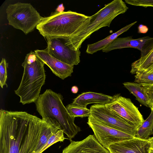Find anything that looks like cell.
Here are the masks:
<instances>
[{"label":"cell","instance_id":"cell-1","mask_svg":"<svg viewBox=\"0 0 153 153\" xmlns=\"http://www.w3.org/2000/svg\"><path fill=\"white\" fill-rule=\"evenodd\" d=\"M47 122L25 111L0 110V153H35Z\"/></svg>","mask_w":153,"mask_h":153},{"label":"cell","instance_id":"cell-2","mask_svg":"<svg viewBox=\"0 0 153 153\" xmlns=\"http://www.w3.org/2000/svg\"><path fill=\"white\" fill-rule=\"evenodd\" d=\"M63 99L61 94L48 89L40 95L35 103L42 119L60 126V130L70 140L81 130L74 123L75 118L70 116L64 105Z\"/></svg>","mask_w":153,"mask_h":153},{"label":"cell","instance_id":"cell-3","mask_svg":"<svg viewBox=\"0 0 153 153\" xmlns=\"http://www.w3.org/2000/svg\"><path fill=\"white\" fill-rule=\"evenodd\" d=\"M90 16L69 10L55 11L43 17L36 27L45 38L60 37L70 38L78 34L88 25Z\"/></svg>","mask_w":153,"mask_h":153},{"label":"cell","instance_id":"cell-4","mask_svg":"<svg viewBox=\"0 0 153 153\" xmlns=\"http://www.w3.org/2000/svg\"><path fill=\"white\" fill-rule=\"evenodd\" d=\"M44 64L34 52L31 51L26 55L22 64L24 68L22 79L15 91L23 105L35 102L39 96L46 79Z\"/></svg>","mask_w":153,"mask_h":153},{"label":"cell","instance_id":"cell-5","mask_svg":"<svg viewBox=\"0 0 153 153\" xmlns=\"http://www.w3.org/2000/svg\"><path fill=\"white\" fill-rule=\"evenodd\" d=\"M128 9L125 3L122 0L112 1L90 16L88 25L78 34L72 38L64 37L65 42L73 50L79 49L83 42L92 33L102 27H109L115 18L125 13Z\"/></svg>","mask_w":153,"mask_h":153},{"label":"cell","instance_id":"cell-6","mask_svg":"<svg viewBox=\"0 0 153 153\" xmlns=\"http://www.w3.org/2000/svg\"><path fill=\"white\" fill-rule=\"evenodd\" d=\"M6 11L8 24L25 35L33 31L42 18L29 3L18 2L9 4Z\"/></svg>","mask_w":153,"mask_h":153},{"label":"cell","instance_id":"cell-7","mask_svg":"<svg viewBox=\"0 0 153 153\" xmlns=\"http://www.w3.org/2000/svg\"><path fill=\"white\" fill-rule=\"evenodd\" d=\"M112 100L105 106L137 129L145 120L138 108L131 100L119 94L112 96Z\"/></svg>","mask_w":153,"mask_h":153},{"label":"cell","instance_id":"cell-8","mask_svg":"<svg viewBox=\"0 0 153 153\" xmlns=\"http://www.w3.org/2000/svg\"><path fill=\"white\" fill-rule=\"evenodd\" d=\"M90 115L107 125L136 137L137 129L105 105L96 104L90 107Z\"/></svg>","mask_w":153,"mask_h":153},{"label":"cell","instance_id":"cell-9","mask_svg":"<svg viewBox=\"0 0 153 153\" xmlns=\"http://www.w3.org/2000/svg\"><path fill=\"white\" fill-rule=\"evenodd\" d=\"M87 123L98 141L107 149L115 143L135 137L111 127L90 115Z\"/></svg>","mask_w":153,"mask_h":153},{"label":"cell","instance_id":"cell-10","mask_svg":"<svg viewBox=\"0 0 153 153\" xmlns=\"http://www.w3.org/2000/svg\"><path fill=\"white\" fill-rule=\"evenodd\" d=\"M45 49L52 56L71 65H77L80 62L79 49H71L65 42L63 37H48Z\"/></svg>","mask_w":153,"mask_h":153},{"label":"cell","instance_id":"cell-11","mask_svg":"<svg viewBox=\"0 0 153 153\" xmlns=\"http://www.w3.org/2000/svg\"><path fill=\"white\" fill-rule=\"evenodd\" d=\"M70 141V144L63 150L62 153H110L93 135H90L81 141Z\"/></svg>","mask_w":153,"mask_h":153},{"label":"cell","instance_id":"cell-12","mask_svg":"<svg viewBox=\"0 0 153 153\" xmlns=\"http://www.w3.org/2000/svg\"><path fill=\"white\" fill-rule=\"evenodd\" d=\"M34 52L37 56L56 76L63 80L71 76L73 72L74 66L67 64L54 58L45 49L36 50Z\"/></svg>","mask_w":153,"mask_h":153},{"label":"cell","instance_id":"cell-13","mask_svg":"<svg viewBox=\"0 0 153 153\" xmlns=\"http://www.w3.org/2000/svg\"><path fill=\"white\" fill-rule=\"evenodd\" d=\"M151 147L148 140L135 137L111 145L107 149L113 153H148Z\"/></svg>","mask_w":153,"mask_h":153},{"label":"cell","instance_id":"cell-14","mask_svg":"<svg viewBox=\"0 0 153 153\" xmlns=\"http://www.w3.org/2000/svg\"><path fill=\"white\" fill-rule=\"evenodd\" d=\"M152 38L149 36L136 39H133L132 36L117 38L102 51L107 53L115 49L130 48L137 49L141 52L145 43Z\"/></svg>","mask_w":153,"mask_h":153},{"label":"cell","instance_id":"cell-15","mask_svg":"<svg viewBox=\"0 0 153 153\" xmlns=\"http://www.w3.org/2000/svg\"><path fill=\"white\" fill-rule=\"evenodd\" d=\"M140 52V58L131 64L132 74L145 71L153 62V37L145 43Z\"/></svg>","mask_w":153,"mask_h":153},{"label":"cell","instance_id":"cell-16","mask_svg":"<svg viewBox=\"0 0 153 153\" xmlns=\"http://www.w3.org/2000/svg\"><path fill=\"white\" fill-rule=\"evenodd\" d=\"M112 96L93 92H83L74 99L72 103L83 108H87L91 103L105 105L112 100Z\"/></svg>","mask_w":153,"mask_h":153},{"label":"cell","instance_id":"cell-17","mask_svg":"<svg viewBox=\"0 0 153 153\" xmlns=\"http://www.w3.org/2000/svg\"><path fill=\"white\" fill-rule=\"evenodd\" d=\"M137 22V21H135L126 26L102 40L93 44H88L86 52L88 54H93L98 51L102 50L111 44L120 35L127 31Z\"/></svg>","mask_w":153,"mask_h":153},{"label":"cell","instance_id":"cell-18","mask_svg":"<svg viewBox=\"0 0 153 153\" xmlns=\"http://www.w3.org/2000/svg\"><path fill=\"white\" fill-rule=\"evenodd\" d=\"M124 86L141 104L149 107L150 100L146 91L142 85L136 82H126L123 83Z\"/></svg>","mask_w":153,"mask_h":153},{"label":"cell","instance_id":"cell-19","mask_svg":"<svg viewBox=\"0 0 153 153\" xmlns=\"http://www.w3.org/2000/svg\"><path fill=\"white\" fill-rule=\"evenodd\" d=\"M47 123L43 129L38 144L35 150V153H39L45 145L50 137L59 130L60 129V126L46 121Z\"/></svg>","mask_w":153,"mask_h":153},{"label":"cell","instance_id":"cell-20","mask_svg":"<svg viewBox=\"0 0 153 153\" xmlns=\"http://www.w3.org/2000/svg\"><path fill=\"white\" fill-rule=\"evenodd\" d=\"M152 135H153V110H151L149 117L137 130L136 137L148 140Z\"/></svg>","mask_w":153,"mask_h":153},{"label":"cell","instance_id":"cell-21","mask_svg":"<svg viewBox=\"0 0 153 153\" xmlns=\"http://www.w3.org/2000/svg\"><path fill=\"white\" fill-rule=\"evenodd\" d=\"M66 108L70 116L74 118L88 117L91 114L90 109L72 103L67 105Z\"/></svg>","mask_w":153,"mask_h":153},{"label":"cell","instance_id":"cell-22","mask_svg":"<svg viewBox=\"0 0 153 153\" xmlns=\"http://www.w3.org/2000/svg\"><path fill=\"white\" fill-rule=\"evenodd\" d=\"M134 82L143 85H153V72H140L134 76Z\"/></svg>","mask_w":153,"mask_h":153},{"label":"cell","instance_id":"cell-23","mask_svg":"<svg viewBox=\"0 0 153 153\" xmlns=\"http://www.w3.org/2000/svg\"><path fill=\"white\" fill-rule=\"evenodd\" d=\"M64 133L63 131L61 130L57 131L50 137L39 153H42L48 147L56 143L59 142H63L65 139L64 136Z\"/></svg>","mask_w":153,"mask_h":153},{"label":"cell","instance_id":"cell-24","mask_svg":"<svg viewBox=\"0 0 153 153\" xmlns=\"http://www.w3.org/2000/svg\"><path fill=\"white\" fill-rule=\"evenodd\" d=\"M8 63L5 59H2L0 63V86L1 88L3 86L7 85L6 82L7 79V68Z\"/></svg>","mask_w":153,"mask_h":153},{"label":"cell","instance_id":"cell-25","mask_svg":"<svg viewBox=\"0 0 153 153\" xmlns=\"http://www.w3.org/2000/svg\"><path fill=\"white\" fill-rule=\"evenodd\" d=\"M125 1L128 4L134 6L153 7V0H125Z\"/></svg>","mask_w":153,"mask_h":153},{"label":"cell","instance_id":"cell-26","mask_svg":"<svg viewBox=\"0 0 153 153\" xmlns=\"http://www.w3.org/2000/svg\"><path fill=\"white\" fill-rule=\"evenodd\" d=\"M143 86L145 88L150 99V104L149 107L151 110H153V85Z\"/></svg>","mask_w":153,"mask_h":153},{"label":"cell","instance_id":"cell-27","mask_svg":"<svg viewBox=\"0 0 153 153\" xmlns=\"http://www.w3.org/2000/svg\"><path fill=\"white\" fill-rule=\"evenodd\" d=\"M148 30V27L145 25L140 24L138 27V33H146Z\"/></svg>","mask_w":153,"mask_h":153},{"label":"cell","instance_id":"cell-28","mask_svg":"<svg viewBox=\"0 0 153 153\" xmlns=\"http://www.w3.org/2000/svg\"><path fill=\"white\" fill-rule=\"evenodd\" d=\"M64 7L63 4H62L58 6L56 9L55 11L58 12H61L64 11Z\"/></svg>","mask_w":153,"mask_h":153},{"label":"cell","instance_id":"cell-29","mask_svg":"<svg viewBox=\"0 0 153 153\" xmlns=\"http://www.w3.org/2000/svg\"><path fill=\"white\" fill-rule=\"evenodd\" d=\"M71 91L74 94L77 93L79 91L78 87L76 86H72L71 88Z\"/></svg>","mask_w":153,"mask_h":153},{"label":"cell","instance_id":"cell-30","mask_svg":"<svg viewBox=\"0 0 153 153\" xmlns=\"http://www.w3.org/2000/svg\"><path fill=\"white\" fill-rule=\"evenodd\" d=\"M153 71V62L145 71L141 72H150Z\"/></svg>","mask_w":153,"mask_h":153},{"label":"cell","instance_id":"cell-31","mask_svg":"<svg viewBox=\"0 0 153 153\" xmlns=\"http://www.w3.org/2000/svg\"><path fill=\"white\" fill-rule=\"evenodd\" d=\"M148 140L150 144L151 147H153V137H150Z\"/></svg>","mask_w":153,"mask_h":153},{"label":"cell","instance_id":"cell-32","mask_svg":"<svg viewBox=\"0 0 153 153\" xmlns=\"http://www.w3.org/2000/svg\"><path fill=\"white\" fill-rule=\"evenodd\" d=\"M148 153H153V148L151 147L150 148Z\"/></svg>","mask_w":153,"mask_h":153},{"label":"cell","instance_id":"cell-33","mask_svg":"<svg viewBox=\"0 0 153 153\" xmlns=\"http://www.w3.org/2000/svg\"><path fill=\"white\" fill-rule=\"evenodd\" d=\"M110 152V153H113V152Z\"/></svg>","mask_w":153,"mask_h":153},{"label":"cell","instance_id":"cell-34","mask_svg":"<svg viewBox=\"0 0 153 153\" xmlns=\"http://www.w3.org/2000/svg\"><path fill=\"white\" fill-rule=\"evenodd\" d=\"M153 72V71H151V72Z\"/></svg>","mask_w":153,"mask_h":153},{"label":"cell","instance_id":"cell-35","mask_svg":"<svg viewBox=\"0 0 153 153\" xmlns=\"http://www.w3.org/2000/svg\"><path fill=\"white\" fill-rule=\"evenodd\" d=\"M152 148H153V147H152Z\"/></svg>","mask_w":153,"mask_h":153}]
</instances>
